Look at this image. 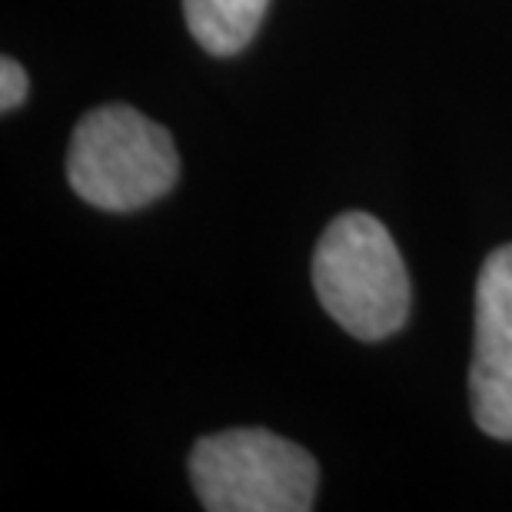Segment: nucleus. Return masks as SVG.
I'll return each mask as SVG.
<instances>
[{
	"label": "nucleus",
	"instance_id": "3",
	"mask_svg": "<svg viewBox=\"0 0 512 512\" xmlns=\"http://www.w3.org/2000/svg\"><path fill=\"white\" fill-rule=\"evenodd\" d=\"M190 483L210 512H310L320 466L270 429H227L193 446Z\"/></svg>",
	"mask_w": 512,
	"mask_h": 512
},
{
	"label": "nucleus",
	"instance_id": "2",
	"mask_svg": "<svg viewBox=\"0 0 512 512\" xmlns=\"http://www.w3.org/2000/svg\"><path fill=\"white\" fill-rule=\"evenodd\" d=\"M180 177L177 143L157 120L127 104L97 107L74 127L67 180L80 200L107 213L167 197Z\"/></svg>",
	"mask_w": 512,
	"mask_h": 512
},
{
	"label": "nucleus",
	"instance_id": "4",
	"mask_svg": "<svg viewBox=\"0 0 512 512\" xmlns=\"http://www.w3.org/2000/svg\"><path fill=\"white\" fill-rule=\"evenodd\" d=\"M469 403L479 429L512 439V243L486 256L476 280V343Z\"/></svg>",
	"mask_w": 512,
	"mask_h": 512
},
{
	"label": "nucleus",
	"instance_id": "1",
	"mask_svg": "<svg viewBox=\"0 0 512 512\" xmlns=\"http://www.w3.org/2000/svg\"><path fill=\"white\" fill-rule=\"evenodd\" d=\"M313 286L323 310L356 340H386L409 316L406 263L370 213H343L323 230L313 253Z\"/></svg>",
	"mask_w": 512,
	"mask_h": 512
},
{
	"label": "nucleus",
	"instance_id": "5",
	"mask_svg": "<svg viewBox=\"0 0 512 512\" xmlns=\"http://www.w3.org/2000/svg\"><path fill=\"white\" fill-rule=\"evenodd\" d=\"M270 0H183L193 40L213 57L240 54L260 30Z\"/></svg>",
	"mask_w": 512,
	"mask_h": 512
},
{
	"label": "nucleus",
	"instance_id": "6",
	"mask_svg": "<svg viewBox=\"0 0 512 512\" xmlns=\"http://www.w3.org/2000/svg\"><path fill=\"white\" fill-rule=\"evenodd\" d=\"M27 74L24 67L17 64L14 57H4L0 60V107L4 110H14L27 100Z\"/></svg>",
	"mask_w": 512,
	"mask_h": 512
}]
</instances>
